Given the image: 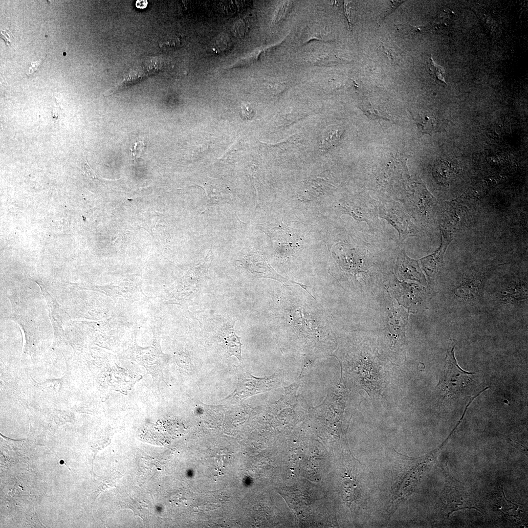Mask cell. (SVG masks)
<instances>
[{
	"label": "cell",
	"instance_id": "cell-1",
	"mask_svg": "<svg viewBox=\"0 0 528 528\" xmlns=\"http://www.w3.org/2000/svg\"><path fill=\"white\" fill-rule=\"evenodd\" d=\"M454 350V346L451 344L447 350L443 373L438 384L444 395L451 397L464 391L470 382V375L473 374L459 366Z\"/></svg>",
	"mask_w": 528,
	"mask_h": 528
},
{
	"label": "cell",
	"instance_id": "cell-2",
	"mask_svg": "<svg viewBox=\"0 0 528 528\" xmlns=\"http://www.w3.org/2000/svg\"><path fill=\"white\" fill-rule=\"evenodd\" d=\"M165 66L163 60L159 57L146 60L135 66L114 87L107 90L103 95L108 96L136 84L149 76L161 70Z\"/></svg>",
	"mask_w": 528,
	"mask_h": 528
},
{
	"label": "cell",
	"instance_id": "cell-3",
	"mask_svg": "<svg viewBox=\"0 0 528 528\" xmlns=\"http://www.w3.org/2000/svg\"><path fill=\"white\" fill-rule=\"evenodd\" d=\"M379 214L395 227L402 240L416 235L412 223L396 203L393 202L383 203L380 206Z\"/></svg>",
	"mask_w": 528,
	"mask_h": 528
},
{
	"label": "cell",
	"instance_id": "cell-4",
	"mask_svg": "<svg viewBox=\"0 0 528 528\" xmlns=\"http://www.w3.org/2000/svg\"><path fill=\"white\" fill-rule=\"evenodd\" d=\"M441 242L440 246L432 254L420 259L422 267L429 276L436 275L443 265L444 255L451 242L452 237L447 232L441 231Z\"/></svg>",
	"mask_w": 528,
	"mask_h": 528
},
{
	"label": "cell",
	"instance_id": "cell-5",
	"mask_svg": "<svg viewBox=\"0 0 528 528\" xmlns=\"http://www.w3.org/2000/svg\"><path fill=\"white\" fill-rule=\"evenodd\" d=\"M442 210L441 230L460 229L461 225L463 224V218L467 214L466 208L459 203L448 202L445 203Z\"/></svg>",
	"mask_w": 528,
	"mask_h": 528
},
{
	"label": "cell",
	"instance_id": "cell-6",
	"mask_svg": "<svg viewBox=\"0 0 528 528\" xmlns=\"http://www.w3.org/2000/svg\"><path fill=\"white\" fill-rule=\"evenodd\" d=\"M419 131L423 134H428L432 137L437 132L446 131L448 121L438 117L433 113L425 111L419 113L414 119Z\"/></svg>",
	"mask_w": 528,
	"mask_h": 528
},
{
	"label": "cell",
	"instance_id": "cell-7",
	"mask_svg": "<svg viewBox=\"0 0 528 528\" xmlns=\"http://www.w3.org/2000/svg\"><path fill=\"white\" fill-rule=\"evenodd\" d=\"M234 324L231 326L225 325L221 330L220 337L223 346L230 355L235 356L240 361L242 360L241 346L240 337L237 336L234 332Z\"/></svg>",
	"mask_w": 528,
	"mask_h": 528
},
{
	"label": "cell",
	"instance_id": "cell-8",
	"mask_svg": "<svg viewBox=\"0 0 528 528\" xmlns=\"http://www.w3.org/2000/svg\"><path fill=\"white\" fill-rule=\"evenodd\" d=\"M458 172L456 165L447 159H440L433 169L434 177L439 182L446 184L456 177Z\"/></svg>",
	"mask_w": 528,
	"mask_h": 528
},
{
	"label": "cell",
	"instance_id": "cell-9",
	"mask_svg": "<svg viewBox=\"0 0 528 528\" xmlns=\"http://www.w3.org/2000/svg\"><path fill=\"white\" fill-rule=\"evenodd\" d=\"M400 267L404 273H408L417 280L422 277V272L417 261L408 258L405 252H402L400 259Z\"/></svg>",
	"mask_w": 528,
	"mask_h": 528
},
{
	"label": "cell",
	"instance_id": "cell-10",
	"mask_svg": "<svg viewBox=\"0 0 528 528\" xmlns=\"http://www.w3.org/2000/svg\"><path fill=\"white\" fill-rule=\"evenodd\" d=\"M480 288V283L479 281L470 280L463 283L457 287L455 290V293L459 296L463 297V298H471L478 294Z\"/></svg>",
	"mask_w": 528,
	"mask_h": 528
},
{
	"label": "cell",
	"instance_id": "cell-11",
	"mask_svg": "<svg viewBox=\"0 0 528 528\" xmlns=\"http://www.w3.org/2000/svg\"><path fill=\"white\" fill-rule=\"evenodd\" d=\"M429 69L431 73L434 75L437 79L440 81L441 83L446 84L445 82L444 68L440 66L437 64L433 60L431 55L430 57V65Z\"/></svg>",
	"mask_w": 528,
	"mask_h": 528
},
{
	"label": "cell",
	"instance_id": "cell-12",
	"mask_svg": "<svg viewBox=\"0 0 528 528\" xmlns=\"http://www.w3.org/2000/svg\"><path fill=\"white\" fill-rule=\"evenodd\" d=\"M231 45L230 39L227 36H222L217 40L215 50L218 53L225 52L231 48Z\"/></svg>",
	"mask_w": 528,
	"mask_h": 528
},
{
	"label": "cell",
	"instance_id": "cell-13",
	"mask_svg": "<svg viewBox=\"0 0 528 528\" xmlns=\"http://www.w3.org/2000/svg\"><path fill=\"white\" fill-rule=\"evenodd\" d=\"M340 132L339 130H331L328 132L327 136L324 140L323 145L325 147L330 146L337 142L340 136Z\"/></svg>",
	"mask_w": 528,
	"mask_h": 528
},
{
	"label": "cell",
	"instance_id": "cell-14",
	"mask_svg": "<svg viewBox=\"0 0 528 528\" xmlns=\"http://www.w3.org/2000/svg\"><path fill=\"white\" fill-rule=\"evenodd\" d=\"M82 170L84 174L90 178L94 179L100 178L96 173L89 165L86 158L85 159V162L82 164Z\"/></svg>",
	"mask_w": 528,
	"mask_h": 528
},
{
	"label": "cell",
	"instance_id": "cell-15",
	"mask_svg": "<svg viewBox=\"0 0 528 528\" xmlns=\"http://www.w3.org/2000/svg\"><path fill=\"white\" fill-rule=\"evenodd\" d=\"M242 115L246 119H251L254 115V110L251 105L247 102H243L241 107Z\"/></svg>",
	"mask_w": 528,
	"mask_h": 528
},
{
	"label": "cell",
	"instance_id": "cell-16",
	"mask_svg": "<svg viewBox=\"0 0 528 528\" xmlns=\"http://www.w3.org/2000/svg\"><path fill=\"white\" fill-rule=\"evenodd\" d=\"M46 55L40 59L39 61H36L33 63H31L30 65V67L28 73H27L28 76L32 75L35 73L38 72L40 69L43 63L44 62Z\"/></svg>",
	"mask_w": 528,
	"mask_h": 528
},
{
	"label": "cell",
	"instance_id": "cell-17",
	"mask_svg": "<svg viewBox=\"0 0 528 528\" xmlns=\"http://www.w3.org/2000/svg\"><path fill=\"white\" fill-rule=\"evenodd\" d=\"M144 149V144L143 142H136L134 144L133 149L132 150V154L133 158L135 159L139 158Z\"/></svg>",
	"mask_w": 528,
	"mask_h": 528
},
{
	"label": "cell",
	"instance_id": "cell-18",
	"mask_svg": "<svg viewBox=\"0 0 528 528\" xmlns=\"http://www.w3.org/2000/svg\"><path fill=\"white\" fill-rule=\"evenodd\" d=\"M0 37L2 38L6 45H10L11 46V42L15 41V39L11 32L6 29L5 30H1Z\"/></svg>",
	"mask_w": 528,
	"mask_h": 528
},
{
	"label": "cell",
	"instance_id": "cell-19",
	"mask_svg": "<svg viewBox=\"0 0 528 528\" xmlns=\"http://www.w3.org/2000/svg\"><path fill=\"white\" fill-rule=\"evenodd\" d=\"M147 1L146 0H137L136 2V6L138 8H145L147 5Z\"/></svg>",
	"mask_w": 528,
	"mask_h": 528
}]
</instances>
